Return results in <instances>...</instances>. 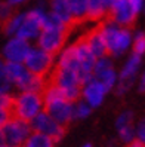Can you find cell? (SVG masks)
Segmentation results:
<instances>
[{"label":"cell","mask_w":145,"mask_h":147,"mask_svg":"<svg viewBox=\"0 0 145 147\" xmlns=\"http://www.w3.org/2000/svg\"><path fill=\"white\" fill-rule=\"evenodd\" d=\"M83 147H92V146L90 144H86V146H83Z\"/></svg>","instance_id":"37"},{"label":"cell","mask_w":145,"mask_h":147,"mask_svg":"<svg viewBox=\"0 0 145 147\" xmlns=\"http://www.w3.org/2000/svg\"><path fill=\"white\" fill-rule=\"evenodd\" d=\"M145 126H144V122H141L138 125V129H136V135H138V140L144 143V137H145Z\"/></svg>","instance_id":"30"},{"label":"cell","mask_w":145,"mask_h":147,"mask_svg":"<svg viewBox=\"0 0 145 147\" xmlns=\"http://www.w3.org/2000/svg\"><path fill=\"white\" fill-rule=\"evenodd\" d=\"M104 3H105V6H107V9H108V7L111 6L113 3H114V0H104Z\"/></svg>","instance_id":"35"},{"label":"cell","mask_w":145,"mask_h":147,"mask_svg":"<svg viewBox=\"0 0 145 147\" xmlns=\"http://www.w3.org/2000/svg\"><path fill=\"white\" fill-rule=\"evenodd\" d=\"M93 79H96L107 88V91H111L116 83H117V73L114 70V65L111 58H108V55L96 58L95 64H93V70H92Z\"/></svg>","instance_id":"11"},{"label":"cell","mask_w":145,"mask_h":147,"mask_svg":"<svg viewBox=\"0 0 145 147\" xmlns=\"http://www.w3.org/2000/svg\"><path fill=\"white\" fill-rule=\"evenodd\" d=\"M56 67L67 68V70H71L74 73L77 71L79 63H77V58H76L73 45L71 46H67L65 49H61V54H59V59H58V65Z\"/></svg>","instance_id":"17"},{"label":"cell","mask_w":145,"mask_h":147,"mask_svg":"<svg viewBox=\"0 0 145 147\" xmlns=\"http://www.w3.org/2000/svg\"><path fill=\"white\" fill-rule=\"evenodd\" d=\"M50 82L62 92V95L68 101H73V102L79 101L80 92H82V83L77 79V76H76L74 71L56 67L55 71L52 73Z\"/></svg>","instance_id":"4"},{"label":"cell","mask_w":145,"mask_h":147,"mask_svg":"<svg viewBox=\"0 0 145 147\" xmlns=\"http://www.w3.org/2000/svg\"><path fill=\"white\" fill-rule=\"evenodd\" d=\"M6 144L5 143V137H3V131H2V128H0V146H3Z\"/></svg>","instance_id":"34"},{"label":"cell","mask_w":145,"mask_h":147,"mask_svg":"<svg viewBox=\"0 0 145 147\" xmlns=\"http://www.w3.org/2000/svg\"><path fill=\"white\" fill-rule=\"evenodd\" d=\"M144 83H145V77H144V74H142V77L139 79V91H141V92L144 91Z\"/></svg>","instance_id":"33"},{"label":"cell","mask_w":145,"mask_h":147,"mask_svg":"<svg viewBox=\"0 0 145 147\" xmlns=\"http://www.w3.org/2000/svg\"><path fill=\"white\" fill-rule=\"evenodd\" d=\"M67 34H68V28H55V27L41 28V31L37 36V46L46 51L47 54L55 55L64 48Z\"/></svg>","instance_id":"8"},{"label":"cell","mask_w":145,"mask_h":147,"mask_svg":"<svg viewBox=\"0 0 145 147\" xmlns=\"http://www.w3.org/2000/svg\"><path fill=\"white\" fill-rule=\"evenodd\" d=\"M46 12L47 11L43 7V5H40V6H36L34 9H31L30 12L24 13L22 24L19 25V28H18L15 36H18L27 42L37 39L39 33L41 31V25H43Z\"/></svg>","instance_id":"5"},{"label":"cell","mask_w":145,"mask_h":147,"mask_svg":"<svg viewBox=\"0 0 145 147\" xmlns=\"http://www.w3.org/2000/svg\"><path fill=\"white\" fill-rule=\"evenodd\" d=\"M25 68L33 73V74H37L41 77H46L50 70H52V65H53V55L52 54H47L46 51L37 48H30L27 57H25L24 63Z\"/></svg>","instance_id":"6"},{"label":"cell","mask_w":145,"mask_h":147,"mask_svg":"<svg viewBox=\"0 0 145 147\" xmlns=\"http://www.w3.org/2000/svg\"><path fill=\"white\" fill-rule=\"evenodd\" d=\"M3 137H5V143L9 146L15 147H21V144L27 140V137L31 134V128L30 122H25L18 117H11L5 126L2 128Z\"/></svg>","instance_id":"10"},{"label":"cell","mask_w":145,"mask_h":147,"mask_svg":"<svg viewBox=\"0 0 145 147\" xmlns=\"http://www.w3.org/2000/svg\"><path fill=\"white\" fill-rule=\"evenodd\" d=\"M141 64H142V57L141 55L132 54L129 58H127V61L124 63L120 74L117 76V83L114 86L116 92L118 95H124L132 88V85L135 82V77L139 73Z\"/></svg>","instance_id":"9"},{"label":"cell","mask_w":145,"mask_h":147,"mask_svg":"<svg viewBox=\"0 0 145 147\" xmlns=\"http://www.w3.org/2000/svg\"><path fill=\"white\" fill-rule=\"evenodd\" d=\"M84 40V43H86V46L89 48V51L92 52V55L95 57V58H101V57H105L108 55L107 54V46H105V42L104 39H102L101 36V33L96 28H93L90 30L86 36H83L82 37Z\"/></svg>","instance_id":"15"},{"label":"cell","mask_w":145,"mask_h":147,"mask_svg":"<svg viewBox=\"0 0 145 147\" xmlns=\"http://www.w3.org/2000/svg\"><path fill=\"white\" fill-rule=\"evenodd\" d=\"M30 48H31L30 42L24 40L18 36H12L3 46V51H2L3 59L9 63H24Z\"/></svg>","instance_id":"13"},{"label":"cell","mask_w":145,"mask_h":147,"mask_svg":"<svg viewBox=\"0 0 145 147\" xmlns=\"http://www.w3.org/2000/svg\"><path fill=\"white\" fill-rule=\"evenodd\" d=\"M13 15L12 6L7 2H0V22H5Z\"/></svg>","instance_id":"27"},{"label":"cell","mask_w":145,"mask_h":147,"mask_svg":"<svg viewBox=\"0 0 145 147\" xmlns=\"http://www.w3.org/2000/svg\"><path fill=\"white\" fill-rule=\"evenodd\" d=\"M24 2H27V0H7V3H9L11 6H15V5H21Z\"/></svg>","instance_id":"32"},{"label":"cell","mask_w":145,"mask_h":147,"mask_svg":"<svg viewBox=\"0 0 145 147\" xmlns=\"http://www.w3.org/2000/svg\"><path fill=\"white\" fill-rule=\"evenodd\" d=\"M41 110H43V98L40 92L21 91L16 97H13L11 113L13 117L30 122Z\"/></svg>","instance_id":"3"},{"label":"cell","mask_w":145,"mask_h":147,"mask_svg":"<svg viewBox=\"0 0 145 147\" xmlns=\"http://www.w3.org/2000/svg\"><path fill=\"white\" fill-rule=\"evenodd\" d=\"M108 9L104 3V0H88V11H86V20L98 21L107 16Z\"/></svg>","instance_id":"18"},{"label":"cell","mask_w":145,"mask_h":147,"mask_svg":"<svg viewBox=\"0 0 145 147\" xmlns=\"http://www.w3.org/2000/svg\"><path fill=\"white\" fill-rule=\"evenodd\" d=\"M132 48H133V54L136 55H144L145 52V37H144V33L138 31L132 37Z\"/></svg>","instance_id":"23"},{"label":"cell","mask_w":145,"mask_h":147,"mask_svg":"<svg viewBox=\"0 0 145 147\" xmlns=\"http://www.w3.org/2000/svg\"><path fill=\"white\" fill-rule=\"evenodd\" d=\"M90 111H92V107L88 104V102H84L83 100H80V101H77L74 104L73 116H74V119H84V117H88L90 115Z\"/></svg>","instance_id":"22"},{"label":"cell","mask_w":145,"mask_h":147,"mask_svg":"<svg viewBox=\"0 0 145 147\" xmlns=\"http://www.w3.org/2000/svg\"><path fill=\"white\" fill-rule=\"evenodd\" d=\"M130 6L133 7V11L136 13H139L142 9H144V0H129Z\"/></svg>","instance_id":"29"},{"label":"cell","mask_w":145,"mask_h":147,"mask_svg":"<svg viewBox=\"0 0 145 147\" xmlns=\"http://www.w3.org/2000/svg\"><path fill=\"white\" fill-rule=\"evenodd\" d=\"M41 98H43V110L58 123L65 126L74 119V102L68 101L52 82L46 83L45 89L41 91Z\"/></svg>","instance_id":"1"},{"label":"cell","mask_w":145,"mask_h":147,"mask_svg":"<svg viewBox=\"0 0 145 147\" xmlns=\"http://www.w3.org/2000/svg\"><path fill=\"white\" fill-rule=\"evenodd\" d=\"M107 88L101 82H98L96 79H92L89 82H86L84 85H82V92H80V97L83 98L84 102L93 109V107H98L102 104L105 95H107Z\"/></svg>","instance_id":"14"},{"label":"cell","mask_w":145,"mask_h":147,"mask_svg":"<svg viewBox=\"0 0 145 147\" xmlns=\"http://www.w3.org/2000/svg\"><path fill=\"white\" fill-rule=\"evenodd\" d=\"M12 117V113L9 109H5V107H0V128H3L5 123L7 122Z\"/></svg>","instance_id":"28"},{"label":"cell","mask_w":145,"mask_h":147,"mask_svg":"<svg viewBox=\"0 0 145 147\" xmlns=\"http://www.w3.org/2000/svg\"><path fill=\"white\" fill-rule=\"evenodd\" d=\"M110 20L118 24L120 27H129L136 20V13L130 6L129 0H114V3L108 7Z\"/></svg>","instance_id":"12"},{"label":"cell","mask_w":145,"mask_h":147,"mask_svg":"<svg viewBox=\"0 0 145 147\" xmlns=\"http://www.w3.org/2000/svg\"><path fill=\"white\" fill-rule=\"evenodd\" d=\"M127 147H144V143L139 141V140H132L130 144L127 146Z\"/></svg>","instance_id":"31"},{"label":"cell","mask_w":145,"mask_h":147,"mask_svg":"<svg viewBox=\"0 0 145 147\" xmlns=\"http://www.w3.org/2000/svg\"><path fill=\"white\" fill-rule=\"evenodd\" d=\"M70 6L71 15L74 18V22H80L86 20V11H88V0H67Z\"/></svg>","instance_id":"20"},{"label":"cell","mask_w":145,"mask_h":147,"mask_svg":"<svg viewBox=\"0 0 145 147\" xmlns=\"http://www.w3.org/2000/svg\"><path fill=\"white\" fill-rule=\"evenodd\" d=\"M98 30L105 42L107 54H110V55L120 57L132 45L133 34L129 30V27H120L118 24L108 20V21L102 22L98 27Z\"/></svg>","instance_id":"2"},{"label":"cell","mask_w":145,"mask_h":147,"mask_svg":"<svg viewBox=\"0 0 145 147\" xmlns=\"http://www.w3.org/2000/svg\"><path fill=\"white\" fill-rule=\"evenodd\" d=\"M12 83L9 80V77L6 74V68H5V61L0 59V94L3 92H11Z\"/></svg>","instance_id":"24"},{"label":"cell","mask_w":145,"mask_h":147,"mask_svg":"<svg viewBox=\"0 0 145 147\" xmlns=\"http://www.w3.org/2000/svg\"><path fill=\"white\" fill-rule=\"evenodd\" d=\"M30 128L34 132H40V134L47 135L49 138H52L53 141H59L65 135V126L58 123L45 110H41L36 117H33L30 120Z\"/></svg>","instance_id":"7"},{"label":"cell","mask_w":145,"mask_h":147,"mask_svg":"<svg viewBox=\"0 0 145 147\" xmlns=\"http://www.w3.org/2000/svg\"><path fill=\"white\" fill-rule=\"evenodd\" d=\"M50 13L56 16L68 28H70V25L74 24V18L71 15V11H70V6H68L67 0H52V3H50Z\"/></svg>","instance_id":"16"},{"label":"cell","mask_w":145,"mask_h":147,"mask_svg":"<svg viewBox=\"0 0 145 147\" xmlns=\"http://www.w3.org/2000/svg\"><path fill=\"white\" fill-rule=\"evenodd\" d=\"M53 143L55 141L47 135L31 131V134L27 137V140L21 144V147H53Z\"/></svg>","instance_id":"19"},{"label":"cell","mask_w":145,"mask_h":147,"mask_svg":"<svg viewBox=\"0 0 145 147\" xmlns=\"http://www.w3.org/2000/svg\"><path fill=\"white\" fill-rule=\"evenodd\" d=\"M22 20H24V13H15L12 15L7 21H5L3 24V31L7 34V36H15L16 31H18L19 28V25L22 24Z\"/></svg>","instance_id":"21"},{"label":"cell","mask_w":145,"mask_h":147,"mask_svg":"<svg viewBox=\"0 0 145 147\" xmlns=\"http://www.w3.org/2000/svg\"><path fill=\"white\" fill-rule=\"evenodd\" d=\"M132 120H133V113H132V111H123V113L117 117L116 126H117V129H120L123 126L132 125Z\"/></svg>","instance_id":"25"},{"label":"cell","mask_w":145,"mask_h":147,"mask_svg":"<svg viewBox=\"0 0 145 147\" xmlns=\"http://www.w3.org/2000/svg\"><path fill=\"white\" fill-rule=\"evenodd\" d=\"M118 135H120V138L123 141L126 143H130L133 140V137H135V129L132 125H127V126H123L118 129Z\"/></svg>","instance_id":"26"},{"label":"cell","mask_w":145,"mask_h":147,"mask_svg":"<svg viewBox=\"0 0 145 147\" xmlns=\"http://www.w3.org/2000/svg\"><path fill=\"white\" fill-rule=\"evenodd\" d=\"M0 147H15V146H9V144H3V146H0Z\"/></svg>","instance_id":"36"}]
</instances>
